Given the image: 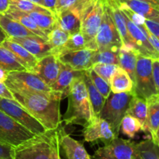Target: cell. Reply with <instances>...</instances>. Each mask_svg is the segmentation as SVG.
Listing matches in <instances>:
<instances>
[{"label":"cell","mask_w":159,"mask_h":159,"mask_svg":"<svg viewBox=\"0 0 159 159\" xmlns=\"http://www.w3.org/2000/svg\"><path fill=\"white\" fill-rule=\"evenodd\" d=\"M69 36V33L63 31L61 28L59 27L57 23L48 34V41H47L48 42V44L51 45V48H52L51 54H54L59 49H61L65 45L67 41L68 40Z\"/></svg>","instance_id":"cell-31"},{"label":"cell","mask_w":159,"mask_h":159,"mask_svg":"<svg viewBox=\"0 0 159 159\" xmlns=\"http://www.w3.org/2000/svg\"><path fill=\"white\" fill-rule=\"evenodd\" d=\"M12 147L0 143V159H6L11 157Z\"/></svg>","instance_id":"cell-45"},{"label":"cell","mask_w":159,"mask_h":159,"mask_svg":"<svg viewBox=\"0 0 159 159\" xmlns=\"http://www.w3.org/2000/svg\"><path fill=\"white\" fill-rule=\"evenodd\" d=\"M152 74L156 91L159 94V59H152Z\"/></svg>","instance_id":"cell-42"},{"label":"cell","mask_w":159,"mask_h":159,"mask_svg":"<svg viewBox=\"0 0 159 159\" xmlns=\"http://www.w3.org/2000/svg\"><path fill=\"white\" fill-rule=\"evenodd\" d=\"M77 1L79 0H57L54 9V17H57L59 14L71 7Z\"/></svg>","instance_id":"cell-40"},{"label":"cell","mask_w":159,"mask_h":159,"mask_svg":"<svg viewBox=\"0 0 159 159\" xmlns=\"http://www.w3.org/2000/svg\"><path fill=\"white\" fill-rule=\"evenodd\" d=\"M144 26L147 28L148 31L150 33H152L153 35L155 37H159V22L155 21L152 20H148V19H145L144 21Z\"/></svg>","instance_id":"cell-43"},{"label":"cell","mask_w":159,"mask_h":159,"mask_svg":"<svg viewBox=\"0 0 159 159\" xmlns=\"http://www.w3.org/2000/svg\"><path fill=\"white\" fill-rule=\"evenodd\" d=\"M9 6H12L24 12H43L46 14L54 15L51 11L29 0H9Z\"/></svg>","instance_id":"cell-36"},{"label":"cell","mask_w":159,"mask_h":159,"mask_svg":"<svg viewBox=\"0 0 159 159\" xmlns=\"http://www.w3.org/2000/svg\"><path fill=\"white\" fill-rule=\"evenodd\" d=\"M138 26L141 28L142 32L144 33V34L145 35L146 38L148 39V41L149 43L151 44V45L153 47L154 49H155L157 52L159 53V40L158 37H156L155 35H153L152 33L149 32V31L147 30V28H146L144 25H142V26Z\"/></svg>","instance_id":"cell-41"},{"label":"cell","mask_w":159,"mask_h":159,"mask_svg":"<svg viewBox=\"0 0 159 159\" xmlns=\"http://www.w3.org/2000/svg\"><path fill=\"white\" fill-rule=\"evenodd\" d=\"M56 3H57V0H43L42 6L51 11L54 16V9H55Z\"/></svg>","instance_id":"cell-46"},{"label":"cell","mask_w":159,"mask_h":159,"mask_svg":"<svg viewBox=\"0 0 159 159\" xmlns=\"http://www.w3.org/2000/svg\"><path fill=\"white\" fill-rule=\"evenodd\" d=\"M5 14L7 17H9V18L20 23L24 27H26V29L34 33L37 36H39L41 38L48 41V36L37 26L35 22L30 17V16L26 12H23V11L20 10V9L13 7V6H9V9L5 12Z\"/></svg>","instance_id":"cell-26"},{"label":"cell","mask_w":159,"mask_h":159,"mask_svg":"<svg viewBox=\"0 0 159 159\" xmlns=\"http://www.w3.org/2000/svg\"><path fill=\"white\" fill-rule=\"evenodd\" d=\"M8 73H9V72H7L6 70L0 68V82L4 83L5 81H6L8 76Z\"/></svg>","instance_id":"cell-48"},{"label":"cell","mask_w":159,"mask_h":159,"mask_svg":"<svg viewBox=\"0 0 159 159\" xmlns=\"http://www.w3.org/2000/svg\"><path fill=\"white\" fill-rule=\"evenodd\" d=\"M5 84L12 93H37L52 94L51 87L32 72L11 71L8 73Z\"/></svg>","instance_id":"cell-4"},{"label":"cell","mask_w":159,"mask_h":159,"mask_svg":"<svg viewBox=\"0 0 159 159\" xmlns=\"http://www.w3.org/2000/svg\"><path fill=\"white\" fill-rule=\"evenodd\" d=\"M29 1L32 2L36 3V4L39 5V6H42V2H43V0H29Z\"/></svg>","instance_id":"cell-50"},{"label":"cell","mask_w":159,"mask_h":159,"mask_svg":"<svg viewBox=\"0 0 159 159\" xmlns=\"http://www.w3.org/2000/svg\"><path fill=\"white\" fill-rule=\"evenodd\" d=\"M0 68L6 70L7 72L26 70L24 66L19 62L16 57L10 51L1 45H0Z\"/></svg>","instance_id":"cell-30"},{"label":"cell","mask_w":159,"mask_h":159,"mask_svg":"<svg viewBox=\"0 0 159 159\" xmlns=\"http://www.w3.org/2000/svg\"><path fill=\"white\" fill-rule=\"evenodd\" d=\"M12 41L19 44L27 50L30 54L35 56L37 59L48 55H51L52 51L51 45L44 39L39 36H30L25 37H8Z\"/></svg>","instance_id":"cell-18"},{"label":"cell","mask_w":159,"mask_h":159,"mask_svg":"<svg viewBox=\"0 0 159 159\" xmlns=\"http://www.w3.org/2000/svg\"><path fill=\"white\" fill-rule=\"evenodd\" d=\"M12 159H62L58 129L49 130L12 147Z\"/></svg>","instance_id":"cell-2"},{"label":"cell","mask_w":159,"mask_h":159,"mask_svg":"<svg viewBox=\"0 0 159 159\" xmlns=\"http://www.w3.org/2000/svg\"><path fill=\"white\" fill-rule=\"evenodd\" d=\"M6 38H7V36H6V34L4 33V31H3L1 29V27H0V45H1V44L2 43Z\"/></svg>","instance_id":"cell-49"},{"label":"cell","mask_w":159,"mask_h":159,"mask_svg":"<svg viewBox=\"0 0 159 159\" xmlns=\"http://www.w3.org/2000/svg\"><path fill=\"white\" fill-rule=\"evenodd\" d=\"M94 50L82 48L75 51H61L54 55L61 63L68 65L75 70L84 71L91 68L92 59L95 53Z\"/></svg>","instance_id":"cell-14"},{"label":"cell","mask_w":159,"mask_h":159,"mask_svg":"<svg viewBox=\"0 0 159 159\" xmlns=\"http://www.w3.org/2000/svg\"><path fill=\"white\" fill-rule=\"evenodd\" d=\"M57 129L61 149L64 151L66 159H92L83 143L70 137L61 126Z\"/></svg>","instance_id":"cell-17"},{"label":"cell","mask_w":159,"mask_h":159,"mask_svg":"<svg viewBox=\"0 0 159 159\" xmlns=\"http://www.w3.org/2000/svg\"><path fill=\"white\" fill-rule=\"evenodd\" d=\"M152 58L138 55L135 67L134 80V94L142 98H148L158 94L156 91L152 74Z\"/></svg>","instance_id":"cell-8"},{"label":"cell","mask_w":159,"mask_h":159,"mask_svg":"<svg viewBox=\"0 0 159 159\" xmlns=\"http://www.w3.org/2000/svg\"><path fill=\"white\" fill-rule=\"evenodd\" d=\"M82 48H85V37H84L83 34L81 33V31H77L73 34H70L68 40L67 41L65 45L57 52L53 55H56L61 51H75V50L82 49Z\"/></svg>","instance_id":"cell-37"},{"label":"cell","mask_w":159,"mask_h":159,"mask_svg":"<svg viewBox=\"0 0 159 159\" xmlns=\"http://www.w3.org/2000/svg\"><path fill=\"white\" fill-rule=\"evenodd\" d=\"M144 1L149 2L152 3V4H155L159 6V0H144Z\"/></svg>","instance_id":"cell-51"},{"label":"cell","mask_w":159,"mask_h":159,"mask_svg":"<svg viewBox=\"0 0 159 159\" xmlns=\"http://www.w3.org/2000/svg\"><path fill=\"white\" fill-rule=\"evenodd\" d=\"M95 41L97 46L96 51L107 49L120 50L122 45L120 36L110 15L107 4V0L102 22L96 34Z\"/></svg>","instance_id":"cell-10"},{"label":"cell","mask_w":159,"mask_h":159,"mask_svg":"<svg viewBox=\"0 0 159 159\" xmlns=\"http://www.w3.org/2000/svg\"><path fill=\"white\" fill-rule=\"evenodd\" d=\"M9 7V0H0V13H5Z\"/></svg>","instance_id":"cell-47"},{"label":"cell","mask_w":159,"mask_h":159,"mask_svg":"<svg viewBox=\"0 0 159 159\" xmlns=\"http://www.w3.org/2000/svg\"><path fill=\"white\" fill-rule=\"evenodd\" d=\"M136 147L141 159H159V146L152 139L136 143Z\"/></svg>","instance_id":"cell-34"},{"label":"cell","mask_w":159,"mask_h":159,"mask_svg":"<svg viewBox=\"0 0 159 159\" xmlns=\"http://www.w3.org/2000/svg\"><path fill=\"white\" fill-rule=\"evenodd\" d=\"M109 84L112 93L119 94L133 91V80L128 73L120 66H118L113 73Z\"/></svg>","instance_id":"cell-25"},{"label":"cell","mask_w":159,"mask_h":159,"mask_svg":"<svg viewBox=\"0 0 159 159\" xmlns=\"http://www.w3.org/2000/svg\"><path fill=\"white\" fill-rule=\"evenodd\" d=\"M1 46L10 51L16 57L19 62L24 66L26 71H33L38 59L32 54H30L27 50L25 49L19 44L12 41L8 37L1 44Z\"/></svg>","instance_id":"cell-22"},{"label":"cell","mask_w":159,"mask_h":159,"mask_svg":"<svg viewBox=\"0 0 159 159\" xmlns=\"http://www.w3.org/2000/svg\"><path fill=\"white\" fill-rule=\"evenodd\" d=\"M106 0H94L85 9L81 20L80 31L85 40V48L97 50L96 38L102 20Z\"/></svg>","instance_id":"cell-6"},{"label":"cell","mask_w":159,"mask_h":159,"mask_svg":"<svg viewBox=\"0 0 159 159\" xmlns=\"http://www.w3.org/2000/svg\"><path fill=\"white\" fill-rule=\"evenodd\" d=\"M148 104L147 131L150 132L152 140L159 146V94H156L146 98Z\"/></svg>","instance_id":"cell-20"},{"label":"cell","mask_w":159,"mask_h":159,"mask_svg":"<svg viewBox=\"0 0 159 159\" xmlns=\"http://www.w3.org/2000/svg\"><path fill=\"white\" fill-rule=\"evenodd\" d=\"M82 136L85 142L96 143L101 141L104 143V145L118 137L112 130L110 124L99 116H94L90 123L83 126Z\"/></svg>","instance_id":"cell-13"},{"label":"cell","mask_w":159,"mask_h":159,"mask_svg":"<svg viewBox=\"0 0 159 159\" xmlns=\"http://www.w3.org/2000/svg\"><path fill=\"white\" fill-rule=\"evenodd\" d=\"M87 70H88L90 79H91L92 82L94 84L96 88L97 89L98 91L101 94V95H102L105 99H107L109 97V95L110 94V93H111L110 84H109L108 82H107L105 80L102 79V77H100L99 75L96 74V73L92 70V68L88 69Z\"/></svg>","instance_id":"cell-38"},{"label":"cell","mask_w":159,"mask_h":159,"mask_svg":"<svg viewBox=\"0 0 159 159\" xmlns=\"http://www.w3.org/2000/svg\"><path fill=\"white\" fill-rule=\"evenodd\" d=\"M138 55L139 52L132 45H121L119 50V66L128 73L133 82Z\"/></svg>","instance_id":"cell-24"},{"label":"cell","mask_w":159,"mask_h":159,"mask_svg":"<svg viewBox=\"0 0 159 159\" xmlns=\"http://www.w3.org/2000/svg\"><path fill=\"white\" fill-rule=\"evenodd\" d=\"M107 4L108 6L109 10H110L113 23H114L115 26H116V29L119 32L120 36L122 45H132V46H134L133 42H132L130 35L128 34V31H127L124 13L121 12V10L119 9L117 5L115 3L113 0H107Z\"/></svg>","instance_id":"cell-23"},{"label":"cell","mask_w":159,"mask_h":159,"mask_svg":"<svg viewBox=\"0 0 159 159\" xmlns=\"http://www.w3.org/2000/svg\"><path fill=\"white\" fill-rule=\"evenodd\" d=\"M93 157V159H141L136 143L119 137L98 148Z\"/></svg>","instance_id":"cell-9"},{"label":"cell","mask_w":159,"mask_h":159,"mask_svg":"<svg viewBox=\"0 0 159 159\" xmlns=\"http://www.w3.org/2000/svg\"><path fill=\"white\" fill-rule=\"evenodd\" d=\"M133 95V91L119 94L111 92L106 99L103 107L99 115V117L106 120L110 124L116 137L119 136L121 120L126 114L129 102Z\"/></svg>","instance_id":"cell-5"},{"label":"cell","mask_w":159,"mask_h":159,"mask_svg":"<svg viewBox=\"0 0 159 159\" xmlns=\"http://www.w3.org/2000/svg\"><path fill=\"white\" fill-rule=\"evenodd\" d=\"M83 80L85 84V87H86L87 93H88L90 103H91L93 114L95 116H99V113L103 107L106 99L101 95V94L98 91L94 84H93L87 70L84 71Z\"/></svg>","instance_id":"cell-29"},{"label":"cell","mask_w":159,"mask_h":159,"mask_svg":"<svg viewBox=\"0 0 159 159\" xmlns=\"http://www.w3.org/2000/svg\"><path fill=\"white\" fill-rule=\"evenodd\" d=\"M6 159H12V157H9V158H6Z\"/></svg>","instance_id":"cell-52"},{"label":"cell","mask_w":159,"mask_h":159,"mask_svg":"<svg viewBox=\"0 0 159 159\" xmlns=\"http://www.w3.org/2000/svg\"><path fill=\"white\" fill-rule=\"evenodd\" d=\"M26 13L47 36L57 24V19L54 15H51V14L37 12H26Z\"/></svg>","instance_id":"cell-32"},{"label":"cell","mask_w":159,"mask_h":159,"mask_svg":"<svg viewBox=\"0 0 159 159\" xmlns=\"http://www.w3.org/2000/svg\"><path fill=\"white\" fill-rule=\"evenodd\" d=\"M124 18L130 39L133 42L134 46L139 52V54L141 55L152 58V59H158L159 53L157 52L151 45L141 28L138 25L132 23L125 15Z\"/></svg>","instance_id":"cell-16"},{"label":"cell","mask_w":159,"mask_h":159,"mask_svg":"<svg viewBox=\"0 0 159 159\" xmlns=\"http://www.w3.org/2000/svg\"><path fill=\"white\" fill-rule=\"evenodd\" d=\"M120 131L124 135L132 139L134 138L138 132L143 131V127L137 118L128 114H125L121 120Z\"/></svg>","instance_id":"cell-33"},{"label":"cell","mask_w":159,"mask_h":159,"mask_svg":"<svg viewBox=\"0 0 159 159\" xmlns=\"http://www.w3.org/2000/svg\"><path fill=\"white\" fill-rule=\"evenodd\" d=\"M35 136L37 135L0 110V143L16 147Z\"/></svg>","instance_id":"cell-7"},{"label":"cell","mask_w":159,"mask_h":159,"mask_svg":"<svg viewBox=\"0 0 159 159\" xmlns=\"http://www.w3.org/2000/svg\"><path fill=\"white\" fill-rule=\"evenodd\" d=\"M118 4H123L145 19L159 22V6L144 0H114Z\"/></svg>","instance_id":"cell-21"},{"label":"cell","mask_w":159,"mask_h":159,"mask_svg":"<svg viewBox=\"0 0 159 159\" xmlns=\"http://www.w3.org/2000/svg\"><path fill=\"white\" fill-rule=\"evenodd\" d=\"M0 110L7 114L15 121L35 135H40L48 131L16 101L0 98Z\"/></svg>","instance_id":"cell-11"},{"label":"cell","mask_w":159,"mask_h":159,"mask_svg":"<svg viewBox=\"0 0 159 159\" xmlns=\"http://www.w3.org/2000/svg\"><path fill=\"white\" fill-rule=\"evenodd\" d=\"M0 98H5V99H9L15 101V98H14L12 93L6 87L5 83L2 82H0Z\"/></svg>","instance_id":"cell-44"},{"label":"cell","mask_w":159,"mask_h":159,"mask_svg":"<svg viewBox=\"0 0 159 159\" xmlns=\"http://www.w3.org/2000/svg\"><path fill=\"white\" fill-rule=\"evenodd\" d=\"M0 27L7 37H25L36 36L16 20L9 18L5 13H0Z\"/></svg>","instance_id":"cell-28"},{"label":"cell","mask_w":159,"mask_h":159,"mask_svg":"<svg viewBox=\"0 0 159 159\" xmlns=\"http://www.w3.org/2000/svg\"><path fill=\"white\" fill-rule=\"evenodd\" d=\"M66 96L68 108L63 116V121L66 125L86 126L95 115L83 80V75L73 82Z\"/></svg>","instance_id":"cell-3"},{"label":"cell","mask_w":159,"mask_h":159,"mask_svg":"<svg viewBox=\"0 0 159 159\" xmlns=\"http://www.w3.org/2000/svg\"><path fill=\"white\" fill-rule=\"evenodd\" d=\"M84 71L75 70L68 65L61 63L58 76L55 83L51 87V90L57 93L61 94L63 97L66 96L71 84L77 78L81 77L83 75Z\"/></svg>","instance_id":"cell-19"},{"label":"cell","mask_w":159,"mask_h":159,"mask_svg":"<svg viewBox=\"0 0 159 159\" xmlns=\"http://www.w3.org/2000/svg\"><path fill=\"white\" fill-rule=\"evenodd\" d=\"M15 101L27 111L48 131L55 130L61 126V94L12 93Z\"/></svg>","instance_id":"cell-1"},{"label":"cell","mask_w":159,"mask_h":159,"mask_svg":"<svg viewBox=\"0 0 159 159\" xmlns=\"http://www.w3.org/2000/svg\"><path fill=\"white\" fill-rule=\"evenodd\" d=\"M60 68L61 62L54 55L51 54L39 59L32 73L51 87L58 76Z\"/></svg>","instance_id":"cell-15"},{"label":"cell","mask_w":159,"mask_h":159,"mask_svg":"<svg viewBox=\"0 0 159 159\" xmlns=\"http://www.w3.org/2000/svg\"><path fill=\"white\" fill-rule=\"evenodd\" d=\"M92 63L113 64L119 65V50H102L96 51L93 56Z\"/></svg>","instance_id":"cell-35"},{"label":"cell","mask_w":159,"mask_h":159,"mask_svg":"<svg viewBox=\"0 0 159 159\" xmlns=\"http://www.w3.org/2000/svg\"><path fill=\"white\" fill-rule=\"evenodd\" d=\"M118 66H119L118 65H113V64L95 63L92 65L91 68L96 74L109 83L110 77Z\"/></svg>","instance_id":"cell-39"},{"label":"cell","mask_w":159,"mask_h":159,"mask_svg":"<svg viewBox=\"0 0 159 159\" xmlns=\"http://www.w3.org/2000/svg\"><path fill=\"white\" fill-rule=\"evenodd\" d=\"M93 1L94 0H79L71 7L59 14L56 17L59 27L69 34L80 31L82 16Z\"/></svg>","instance_id":"cell-12"},{"label":"cell","mask_w":159,"mask_h":159,"mask_svg":"<svg viewBox=\"0 0 159 159\" xmlns=\"http://www.w3.org/2000/svg\"><path fill=\"white\" fill-rule=\"evenodd\" d=\"M126 114H128L137 118L142 126L143 132H148V104L145 98H142L134 94L129 102Z\"/></svg>","instance_id":"cell-27"}]
</instances>
